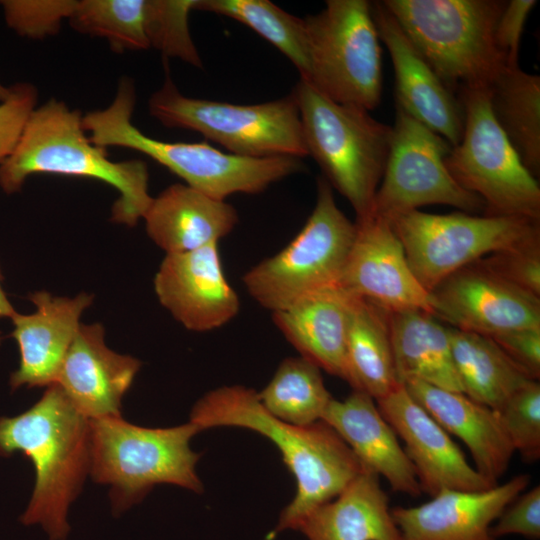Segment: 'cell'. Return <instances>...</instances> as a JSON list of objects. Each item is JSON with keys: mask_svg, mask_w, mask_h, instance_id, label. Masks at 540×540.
Masks as SVG:
<instances>
[{"mask_svg": "<svg viewBox=\"0 0 540 540\" xmlns=\"http://www.w3.org/2000/svg\"><path fill=\"white\" fill-rule=\"evenodd\" d=\"M190 421L201 431L219 426L250 429L279 449L297 482L293 500L280 514L275 532L294 529L315 507L335 498L365 468L325 421L298 426L269 413L254 389L222 386L193 406Z\"/></svg>", "mask_w": 540, "mask_h": 540, "instance_id": "6da1fadb", "label": "cell"}, {"mask_svg": "<svg viewBox=\"0 0 540 540\" xmlns=\"http://www.w3.org/2000/svg\"><path fill=\"white\" fill-rule=\"evenodd\" d=\"M23 453L35 469V486L20 520L40 524L49 540H65L67 513L90 472V420L57 385H49L27 411L0 417V456Z\"/></svg>", "mask_w": 540, "mask_h": 540, "instance_id": "7a4b0ae2", "label": "cell"}, {"mask_svg": "<svg viewBox=\"0 0 540 540\" xmlns=\"http://www.w3.org/2000/svg\"><path fill=\"white\" fill-rule=\"evenodd\" d=\"M78 109L55 98L30 114L11 155L0 165V188L20 191L33 174H58L102 181L119 193L111 220L133 227L148 210L147 164L139 159L115 162L107 148L94 144L83 127Z\"/></svg>", "mask_w": 540, "mask_h": 540, "instance_id": "3957f363", "label": "cell"}, {"mask_svg": "<svg viewBox=\"0 0 540 540\" xmlns=\"http://www.w3.org/2000/svg\"><path fill=\"white\" fill-rule=\"evenodd\" d=\"M136 89L132 78L123 76L113 101L103 109L83 115L90 140L101 147H122L147 155L214 199L235 193L258 194L303 169L300 158L277 156L252 158L224 153L207 142H167L151 138L132 122Z\"/></svg>", "mask_w": 540, "mask_h": 540, "instance_id": "277c9868", "label": "cell"}, {"mask_svg": "<svg viewBox=\"0 0 540 540\" xmlns=\"http://www.w3.org/2000/svg\"><path fill=\"white\" fill-rule=\"evenodd\" d=\"M383 5L446 87L487 89L507 66L495 41L505 1L385 0Z\"/></svg>", "mask_w": 540, "mask_h": 540, "instance_id": "5b68a950", "label": "cell"}, {"mask_svg": "<svg viewBox=\"0 0 540 540\" xmlns=\"http://www.w3.org/2000/svg\"><path fill=\"white\" fill-rule=\"evenodd\" d=\"M201 429L189 421L170 428H145L122 417L90 420L92 479L110 485L114 514L139 503L156 485L203 491L196 473L200 455L190 440Z\"/></svg>", "mask_w": 540, "mask_h": 540, "instance_id": "8992f818", "label": "cell"}, {"mask_svg": "<svg viewBox=\"0 0 540 540\" xmlns=\"http://www.w3.org/2000/svg\"><path fill=\"white\" fill-rule=\"evenodd\" d=\"M292 94L308 155L348 200L357 220L369 216L388 158L392 127L365 109L329 99L303 79Z\"/></svg>", "mask_w": 540, "mask_h": 540, "instance_id": "52a82bcc", "label": "cell"}, {"mask_svg": "<svg viewBox=\"0 0 540 540\" xmlns=\"http://www.w3.org/2000/svg\"><path fill=\"white\" fill-rule=\"evenodd\" d=\"M149 114L162 125L196 131L231 154L252 157L308 156L294 95L239 105L187 97L166 74L148 100Z\"/></svg>", "mask_w": 540, "mask_h": 540, "instance_id": "ba28073f", "label": "cell"}, {"mask_svg": "<svg viewBox=\"0 0 540 540\" xmlns=\"http://www.w3.org/2000/svg\"><path fill=\"white\" fill-rule=\"evenodd\" d=\"M355 234L356 224L320 177L316 203L303 228L281 251L250 268L242 277L244 287L260 306L275 312L337 284Z\"/></svg>", "mask_w": 540, "mask_h": 540, "instance_id": "9c48e42d", "label": "cell"}, {"mask_svg": "<svg viewBox=\"0 0 540 540\" xmlns=\"http://www.w3.org/2000/svg\"><path fill=\"white\" fill-rule=\"evenodd\" d=\"M304 23L309 52L305 81L337 103L375 109L381 100L382 67L371 3L328 0Z\"/></svg>", "mask_w": 540, "mask_h": 540, "instance_id": "30bf717a", "label": "cell"}, {"mask_svg": "<svg viewBox=\"0 0 540 540\" xmlns=\"http://www.w3.org/2000/svg\"><path fill=\"white\" fill-rule=\"evenodd\" d=\"M388 221L411 270L430 293L486 255L539 242V221L522 217L413 210Z\"/></svg>", "mask_w": 540, "mask_h": 540, "instance_id": "8fae6325", "label": "cell"}, {"mask_svg": "<svg viewBox=\"0 0 540 540\" xmlns=\"http://www.w3.org/2000/svg\"><path fill=\"white\" fill-rule=\"evenodd\" d=\"M464 125L445 159L448 171L485 203L487 215L539 221L540 188L496 122L487 89L459 91Z\"/></svg>", "mask_w": 540, "mask_h": 540, "instance_id": "7c38bea8", "label": "cell"}, {"mask_svg": "<svg viewBox=\"0 0 540 540\" xmlns=\"http://www.w3.org/2000/svg\"><path fill=\"white\" fill-rule=\"evenodd\" d=\"M451 144L397 107L384 173L371 214L384 219L426 205H448L465 213L485 208L447 169ZM370 214V215H371Z\"/></svg>", "mask_w": 540, "mask_h": 540, "instance_id": "4fadbf2b", "label": "cell"}, {"mask_svg": "<svg viewBox=\"0 0 540 540\" xmlns=\"http://www.w3.org/2000/svg\"><path fill=\"white\" fill-rule=\"evenodd\" d=\"M338 285L387 312L424 311L435 316L432 294L418 281L389 221L371 214L358 219Z\"/></svg>", "mask_w": 540, "mask_h": 540, "instance_id": "5bb4252c", "label": "cell"}, {"mask_svg": "<svg viewBox=\"0 0 540 540\" xmlns=\"http://www.w3.org/2000/svg\"><path fill=\"white\" fill-rule=\"evenodd\" d=\"M435 316L451 327L492 337L540 327V299L473 264L432 292Z\"/></svg>", "mask_w": 540, "mask_h": 540, "instance_id": "9a60e30c", "label": "cell"}, {"mask_svg": "<svg viewBox=\"0 0 540 540\" xmlns=\"http://www.w3.org/2000/svg\"><path fill=\"white\" fill-rule=\"evenodd\" d=\"M376 404L402 439L422 493L434 496L443 489L480 491L495 486L470 465L449 434L403 384Z\"/></svg>", "mask_w": 540, "mask_h": 540, "instance_id": "2e32d148", "label": "cell"}, {"mask_svg": "<svg viewBox=\"0 0 540 540\" xmlns=\"http://www.w3.org/2000/svg\"><path fill=\"white\" fill-rule=\"evenodd\" d=\"M160 304L186 329L211 331L230 322L240 299L226 279L218 243L166 254L154 278Z\"/></svg>", "mask_w": 540, "mask_h": 540, "instance_id": "e0dca14e", "label": "cell"}, {"mask_svg": "<svg viewBox=\"0 0 540 540\" xmlns=\"http://www.w3.org/2000/svg\"><path fill=\"white\" fill-rule=\"evenodd\" d=\"M371 5L379 39L393 64L397 107L455 146L464 125L460 100L423 59L382 1Z\"/></svg>", "mask_w": 540, "mask_h": 540, "instance_id": "ac0fdd59", "label": "cell"}, {"mask_svg": "<svg viewBox=\"0 0 540 540\" xmlns=\"http://www.w3.org/2000/svg\"><path fill=\"white\" fill-rule=\"evenodd\" d=\"M530 483L519 474L480 491L443 489L414 507H395L392 517L402 540H495L491 525Z\"/></svg>", "mask_w": 540, "mask_h": 540, "instance_id": "d6986e66", "label": "cell"}, {"mask_svg": "<svg viewBox=\"0 0 540 540\" xmlns=\"http://www.w3.org/2000/svg\"><path fill=\"white\" fill-rule=\"evenodd\" d=\"M101 324H80L59 371L57 384L89 420L121 417V401L141 362L108 348Z\"/></svg>", "mask_w": 540, "mask_h": 540, "instance_id": "ffe728a7", "label": "cell"}, {"mask_svg": "<svg viewBox=\"0 0 540 540\" xmlns=\"http://www.w3.org/2000/svg\"><path fill=\"white\" fill-rule=\"evenodd\" d=\"M35 305L31 314L15 313L11 318L20 352V363L10 376V387H48L56 382L65 356L80 326V316L93 296L59 297L47 291L28 296Z\"/></svg>", "mask_w": 540, "mask_h": 540, "instance_id": "44dd1931", "label": "cell"}, {"mask_svg": "<svg viewBox=\"0 0 540 540\" xmlns=\"http://www.w3.org/2000/svg\"><path fill=\"white\" fill-rule=\"evenodd\" d=\"M322 420L338 433L362 466L384 477L392 490L411 497L422 493L412 463L372 397L353 390L342 401L332 398Z\"/></svg>", "mask_w": 540, "mask_h": 540, "instance_id": "7402d4cb", "label": "cell"}, {"mask_svg": "<svg viewBox=\"0 0 540 540\" xmlns=\"http://www.w3.org/2000/svg\"><path fill=\"white\" fill-rule=\"evenodd\" d=\"M403 385L448 434L466 445L477 472L492 484H498L515 451L497 411L463 393L422 381L411 380Z\"/></svg>", "mask_w": 540, "mask_h": 540, "instance_id": "603a6c76", "label": "cell"}, {"mask_svg": "<svg viewBox=\"0 0 540 540\" xmlns=\"http://www.w3.org/2000/svg\"><path fill=\"white\" fill-rule=\"evenodd\" d=\"M354 299L334 284L272 312V319L301 357L345 380L346 340Z\"/></svg>", "mask_w": 540, "mask_h": 540, "instance_id": "cb8c5ba5", "label": "cell"}, {"mask_svg": "<svg viewBox=\"0 0 540 540\" xmlns=\"http://www.w3.org/2000/svg\"><path fill=\"white\" fill-rule=\"evenodd\" d=\"M143 219L150 239L166 254H175L218 243L239 217L225 200L176 183L153 198Z\"/></svg>", "mask_w": 540, "mask_h": 540, "instance_id": "d4e9b609", "label": "cell"}, {"mask_svg": "<svg viewBox=\"0 0 540 540\" xmlns=\"http://www.w3.org/2000/svg\"><path fill=\"white\" fill-rule=\"evenodd\" d=\"M295 530L308 540H402L379 476L367 469L307 513Z\"/></svg>", "mask_w": 540, "mask_h": 540, "instance_id": "484cf974", "label": "cell"}, {"mask_svg": "<svg viewBox=\"0 0 540 540\" xmlns=\"http://www.w3.org/2000/svg\"><path fill=\"white\" fill-rule=\"evenodd\" d=\"M388 325L397 379L418 380L463 393L455 368L449 327L424 311L388 312Z\"/></svg>", "mask_w": 540, "mask_h": 540, "instance_id": "4316f807", "label": "cell"}, {"mask_svg": "<svg viewBox=\"0 0 540 540\" xmlns=\"http://www.w3.org/2000/svg\"><path fill=\"white\" fill-rule=\"evenodd\" d=\"M345 366V381L375 401L401 384L394 366L388 312L357 297L350 314Z\"/></svg>", "mask_w": 540, "mask_h": 540, "instance_id": "83f0119b", "label": "cell"}, {"mask_svg": "<svg viewBox=\"0 0 540 540\" xmlns=\"http://www.w3.org/2000/svg\"><path fill=\"white\" fill-rule=\"evenodd\" d=\"M490 109L523 165L540 171V77L506 66L487 88Z\"/></svg>", "mask_w": 540, "mask_h": 540, "instance_id": "f1b7e54d", "label": "cell"}, {"mask_svg": "<svg viewBox=\"0 0 540 540\" xmlns=\"http://www.w3.org/2000/svg\"><path fill=\"white\" fill-rule=\"evenodd\" d=\"M452 356L463 394L494 410L524 383L526 376L490 338L449 327Z\"/></svg>", "mask_w": 540, "mask_h": 540, "instance_id": "f546056e", "label": "cell"}, {"mask_svg": "<svg viewBox=\"0 0 540 540\" xmlns=\"http://www.w3.org/2000/svg\"><path fill=\"white\" fill-rule=\"evenodd\" d=\"M258 397L273 416L298 426L322 420L332 400L321 369L301 356L285 358Z\"/></svg>", "mask_w": 540, "mask_h": 540, "instance_id": "4dcf8cb0", "label": "cell"}, {"mask_svg": "<svg viewBox=\"0 0 540 540\" xmlns=\"http://www.w3.org/2000/svg\"><path fill=\"white\" fill-rule=\"evenodd\" d=\"M194 10L232 18L251 28L283 53L301 79L309 76L308 40L304 19L268 0H196Z\"/></svg>", "mask_w": 540, "mask_h": 540, "instance_id": "1f68e13d", "label": "cell"}, {"mask_svg": "<svg viewBox=\"0 0 540 540\" xmlns=\"http://www.w3.org/2000/svg\"><path fill=\"white\" fill-rule=\"evenodd\" d=\"M69 21L78 32L107 40L117 53L150 48L146 0H76Z\"/></svg>", "mask_w": 540, "mask_h": 540, "instance_id": "d6a6232c", "label": "cell"}, {"mask_svg": "<svg viewBox=\"0 0 540 540\" xmlns=\"http://www.w3.org/2000/svg\"><path fill=\"white\" fill-rule=\"evenodd\" d=\"M196 0H146V35L149 46L166 58L175 57L195 67L202 60L192 40L188 18Z\"/></svg>", "mask_w": 540, "mask_h": 540, "instance_id": "836d02e7", "label": "cell"}, {"mask_svg": "<svg viewBox=\"0 0 540 540\" xmlns=\"http://www.w3.org/2000/svg\"><path fill=\"white\" fill-rule=\"evenodd\" d=\"M515 452L527 463L540 458V384L529 380L497 410Z\"/></svg>", "mask_w": 540, "mask_h": 540, "instance_id": "e575fe53", "label": "cell"}, {"mask_svg": "<svg viewBox=\"0 0 540 540\" xmlns=\"http://www.w3.org/2000/svg\"><path fill=\"white\" fill-rule=\"evenodd\" d=\"M76 0H1L7 26L28 39L56 35L64 20L70 18Z\"/></svg>", "mask_w": 540, "mask_h": 540, "instance_id": "d590c367", "label": "cell"}, {"mask_svg": "<svg viewBox=\"0 0 540 540\" xmlns=\"http://www.w3.org/2000/svg\"><path fill=\"white\" fill-rule=\"evenodd\" d=\"M539 242L498 251L475 264L532 294L540 296V246ZM474 264V263H473Z\"/></svg>", "mask_w": 540, "mask_h": 540, "instance_id": "8d00e7d4", "label": "cell"}, {"mask_svg": "<svg viewBox=\"0 0 540 540\" xmlns=\"http://www.w3.org/2000/svg\"><path fill=\"white\" fill-rule=\"evenodd\" d=\"M37 87L29 82L10 85V94L0 102V165L15 149L25 124L37 107Z\"/></svg>", "mask_w": 540, "mask_h": 540, "instance_id": "74e56055", "label": "cell"}, {"mask_svg": "<svg viewBox=\"0 0 540 540\" xmlns=\"http://www.w3.org/2000/svg\"><path fill=\"white\" fill-rule=\"evenodd\" d=\"M491 527V536L498 537L517 534L529 539L540 537V487L534 486L522 492L498 517Z\"/></svg>", "mask_w": 540, "mask_h": 540, "instance_id": "f35d334b", "label": "cell"}, {"mask_svg": "<svg viewBox=\"0 0 540 540\" xmlns=\"http://www.w3.org/2000/svg\"><path fill=\"white\" fill-rule=\"evenodd\" d=\"M535 0L505 1L495 29L496 46L507 66L519 65L521 37Z\"/></svg>", "mask_w": 540, "mask_h": 540, "instance_id": "ab89813d", "label": "cell"}, {"mask_svg": "<svg viewBox=\"0 0 540 540\" xmlns=\"http://www.w3.org/2000/svg\"><path fill=\"white\" fill-rule=\"evenodd\" d=\"M530 379L540 376V327L522 328L490 337Z\"/></svg>", "mask_w": 540, "mask_h": 540, "instance_id": "60d3db41", "label": "cell"}, {"mask_svg": "<svg viewBox=\"0 0 540 540\" xmlns=\"http://www.w3.org/2000/svg\"><path fill=\"white\" fill-rule=\"evenodd\" d=\"M3 279L1 270H0V318H12L13 315L16 313L14 307L9 302L3 288L1 285V281Z\"/></svg>", "mask_w": 540, "mask_h": 540, "instance_id": "b9f144b4", "label": "cell"}, {"mask_svg": "<svg viewBox=\"0 0 540 540\" xmlns=\"http://www.w3.org/2000/svg\"><path fill=\"white\" fill-rule=\"evenodd\" d=\"M10 94V86H5L0 81V102L4 101Z\"/></svg>", "mask_w": 540, "mask_h": 540, "instance_id": "7bdbcfd3", "label": "cell"}, {"mask_svg": "<svg viewBox=\"0 0 540 540\" xmlns=\"http://www.w3.org/2000/svg\"><path fill=\"white\" fill-rule=\"evenodd\" d=\"M1 341H2V337H1V332H0V344H1Z\"/></svg>", "mask_w": 540, "mask_h": 540, "instance_id": "ee69618b", "label": "cell"}]
</instances>
